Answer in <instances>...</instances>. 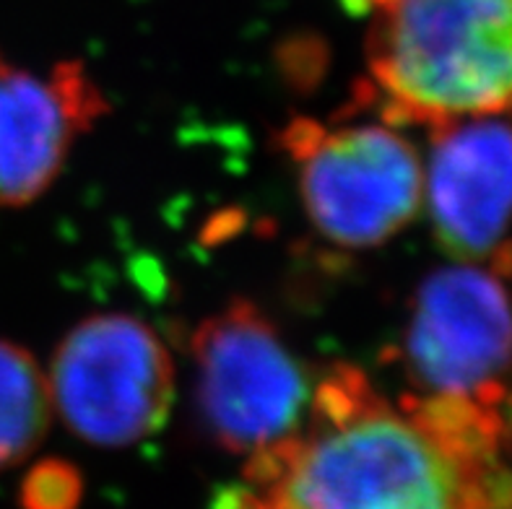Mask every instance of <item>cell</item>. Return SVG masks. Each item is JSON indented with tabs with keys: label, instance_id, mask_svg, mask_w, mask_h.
Segmentation results:
<instances>
[{
	"label": "cell",
	"instance_id": "cell-1",
	"mask_svg": "<svg viewBox=\"0 0 512 509\" xmlns=\"http://www.w3.org/2000/svg\"><path fill=\"white\" fill-rule=\"evenodd\" d=\"M507 434L437 400H388L357 367L320 374L305 424L273 442L279 476L255 491L289 509H487Z\"/></svg>",
	"mask_w": 512,
	"mask_h": 509
},
{
	"label": "cell",
	"instance_id": "cell-2",
	"mask_svg": "<svg viewBox=\"0 0 512 509\" xmlns=\"http://www.w3.org/2000/svg\"><path fill=\"white\" fill-rule=\"evenodd\" d=\"M367 71L388 123L512 110V0H357Z\"/></svg>",
	"mask_w": 512,
	"mask_h": 509
},
{
	"label": "cell",
	"instance_id": "cell-3",
	"mask_svg": "<svg viewBox=\"0 0 512 509\" xmlns=\"http://www.w3.org/2000/svg\"><path fill=\"white\" fill-rule=\"evenodd\" d=\"M279 146L297 172L312 229L344 250H372L406 229L424 203V162L396 123L294 117Z\"/></svg>",
	"mask_w": 512,
	"mask_h": 509
},
{
	"label": "cell",
	"instance_id": "cell-4",
	"mask_svg": "<svg viewBox=\"0 0 512 509\" xmlns=\"http://www.w3.org/2000/svg\"><path fill=\"white\" fill-rule=\"evenodd\" d=\"M398 356L414 395L492 413L512 434V294L500 271L455 263L429 273Z\"/></svg>",
	"mask_w": 512,
	"mask_h": 509
},
{
	"label": "cell",
	"instance_id": "cell-5",
	"mask_svg": "<svg viewBox=\"0 0 512 509\" xmlns=\"http://www.w3.org/2000/svg\"><path fill=\"white\" fill-rule=\"evenodd\" d=\"M195 403L216 445L237 455L292 437L315 380L258 304L232 299L193 330Z\"/></svg>",
	"mask_w": 512,
	"mask_h": 509
},
{
	"label": "cell",
	"instance_id": "cell-6",
	"mask_svg": "<svg viewBox=\"0 0 512 509\" xmlns=\"http://www.w3.org/2000/svg\"><path fill=\"white\" fill-rule=\"evenodd\" d=\"M52 411L94 447H128L159 432L175 398V361L156 330L102 312L65 333L47 372Z\"/></svg>",
	"mask_w": 512,
	"mask_h": 509
},
{
	"label": "cell",
	"instance_id": "cell-7",
	"mask_svg": "<svg viewBox=\"0 0 512 509\" xmlns=\"http://www.w3.org/2000/svg\"><path fill=\"white\" fill-rule=\"evenodd\" d=\"M424 203L442 250L512 271V110L432 125Z\"/></svg>",
	"mask_w": 512,
	"mask_h": 509
},
{
	"label": "cell",
	"instance_id": "cell-8",
	"mask_svg": "<svg viewBox=\"0 0 512 509\" xmlns=\"http://www.w3.org/2000/svg\"><path fill=\"white\" fill-rule=\"evenodd\" d=\"M104 115L107 99L81 60L37 73L0 55V208L42 198Z\"/></svg>",
	"mask_w": 512,
	"mask_h": 509
},
{
	"label": "cell",
	"instance_id": "cell-9",
	"mask_svg": "<svg viewBox=\"0 0 512 509\" xmlns=\"http://www.w3.org/2000/svg\"><path fill=\"white\" fill-rule=\"evenodd\" d=\"M52 416L47 372L37 356L0 338V471L24 463L45 442Z\"/></svg>",
	"mask_w": 512,
	"mask_h": 509
},
{
	"label": "cell",
	"instance_id": "cell-10",
	"mask_svg": "<svg viewBox=\"0 0 512 509\" xmlns=\"http://www.w3.org/2000/svg\"><path fill=\"white\" fill-rule=\"evenodd\" d=\"M84 478L68 460H39L21 481L19 502L24 509H78Z\"/></svg>",
	"mask_w": 512,
	"mask_h": 509
}]
</instances>
